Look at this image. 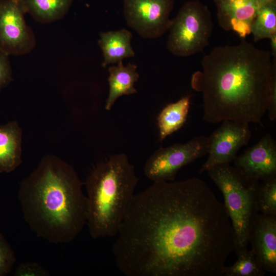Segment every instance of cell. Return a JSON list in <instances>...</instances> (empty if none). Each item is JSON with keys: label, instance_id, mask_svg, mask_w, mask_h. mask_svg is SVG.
Returning a JSON list of instances; mask_svg holds the SVG:
<instances>
[{"label": "cell", "instance_id": "obj_10", "mask_svg": "<svg viewBox=\"0 0 276 276\" xmlns=\"http://www.w3.org/2000/svg\"><path fill=\"white\" fill-rule=\"evenodd\" d=\"M251 135L249 123L222 121L221 125L209 137L208 157L199 173L206 171L215 165L234 160L239 149L247 145Z\"/></svg>", "mask_w": 276, "mask_h": 276}, {"label": "cell", "instance_id": "obj_15", "mask_svg": "<svg viewBox=\"0 0 276 276\" xmlns=\"http://www.w3.org/2000/svg\"><path fill=\"white\" fill-rule=\"evenodd\" d=\"M132 33L128 30L101 32L98 44L103 55L102 66L122 62L124 58L134 57V52L131 45Z\"/></svg>", "mask_w": 276, "mask_h": 276}, {"label": "cell", "instance_id": "obj_6", "mask_svg": "<svg viewBox=\"0 0 276 276\" xmlns=\"http://www.w3.org/2000/svg\"><path fill=\"white\" fill-rule=\"evenodd\" d=\"M213 29L208 7L198 0L187 2L172 19L167 49L175 56L183 57L202 52L209 44Z\"/></svg>", "mask_w": 276, "mask_h": 276}, {"label": "cell", "instance_id": "obj_13", "mask_svg": "<svg viewBox=\"0 0 276 276\" xmlns=\"http://www.w3.org/2000/svg\"><path fill=\"white\" fill-rule=\"evenodd\" d=\"M248 242L261 267L276 273V215L259 213L250 230Z\"/></svg>", "mask_w": 276, "mask_h": 276}, {"label": "cell", "instance_id": "obj_16", "mask_svg": "<svg viewBox=\"0 0 276 276\" xmlns=\"http://www.w3.org/2000/svg\"><path fill=\"white\" fill-rule=\"evenodd\" d=\"M136 69L137 66L134 64L129 63L124 66L122 62L108 67L109 89L105 106L106 110H110L120 97L137 93L134 84L139 79V74Z\"/></svg>", "mask_w": 276, "mask_h": 276}, {"label": "cell", "instance_id": "obj_7", "mask_svg": "<svg viewBox=\"0 0 276 276\" xmlns=\"http://www.w3.org/2000/svg\"><path fill=\"white\" fill-rule=\"evenodd\" d=\"M208 148L209 137L204 135L185 143L161 147L147 160L145 175L153 182L173 181L182 167L207 154Z\"/></svg>", "mask_w": 276, "mask_h": 276}, {"label": "cell", "instance_id": "obj_17", "mask_svg": "<svg viewBox=\"0 0 276 276\" xmlns=\"http://www.w3.org/2000/svg\"><path fill=\"white\" fill-rule=\"evenodd\" d=\"M190 96L167 104L159 113L157 120L159 139L162 141L179 129L185 123L190 106Z\"/></svg>", "mask_w": 276, "mask_h": 276}, {"label": "cell", "instance_id": "obj_12", "mask_svg": "<svg viewBox=\"0 0 276 276\" xmlns=\"http://www.w3.org/2000/svg\"><path fill=\"white\" fill-rule=\"evenodd\" d=\"M220 26L242 39L251 34V24L260 8L270 0H213Z\"/></svg>", "mask_w": 276, "mask_h": 276}, {"label": "cell", "instance_id": "obj_14", "mask_svg": "<svg viewBox=\"0 0 276 276\" xmlns=\"http://www.w3.org/2000/svg\"><path fill=\"white\" fill-rule=\"evenodd\" d=\"M22 131L17 121L0 126V172H11L21 163Z\"/></svg>", "mask_w": 276, "mask_h": 276}, {"label": "cell", "instance_id": "obj_4", "mask_svg": "<svg viewBox=\"0 0 276 276\" xmlns=\"http://www.w3.org/2000/svg\"><path fill=\"white\" fill-rule=\"evenodd\" d=\"M139 180L125 153L110 155L94 166L85 182L86 225L93 238L117 235Z\"/></svg>", "mask_w": 276, "mask_h": 276}, {"label": "cell", "instance_id": "obj_19", "mask_svg": "<svg viewBox=\"0 0 276 276\" xmlns=\"http://www.w3.org/2000/svg\"><path fill=\"white\" fill-rule=\"evenodd\" d=\"M276 33V0H270L259 10L251 24L255 42L269 39Z\"/></svg>", "mask_w": 276, "mask_h": 276}, {"label": "cell", "instance_id": "obj_22", "mask_svg": "<svg viewBox=\"0 0 276 276\" xmlns=\"http://www.w3.org/2000/svg\"><path fill=\"white\" fill-rule=\"evenodd\" d=\"M15 262L14 251L3 235L0 233V276L8 274Z\"/></svg>", "mask_w": 276, "mask_h": 276}, {"label": "cell", "instance_id": "obj_1", "mask_svg": "<svg viewBox=\"0 0 276 276\" xmlns=\"http://www.w3.org/2000/svg\"><path fill=\"white\" fill-rule=\"evenodd\" d=\"M116 236L112 254L126 276H223L234 249L224 204L196 177L134 194Z\"/></svg>", "mask_w": 276, "mask_h": 276}, {"label": "cell", "instance_id": "obj_20", "mask_svg": "<svg viewBox=\"0 0 276 276\" xmlns=\"http://www.w3.org/2000/svg\"><path fill=\"white\" fill-rule=\"evenodd\" d=\"M236 262L225 266L223 276H264L265 271L261 267L252 251L248 249L237 256Z\"/></svg>", "mask_w": 276, "mask_h": 276}, {"label": "cell", "instance_id": "obj_5", "mask_svg": "<svg viewBox=\"0 0 276 276\" xmlns=\"http://www.w3.org/2000/svg\"><path fill=\"white\" fill-rule=\"evenodd\" d=\"M206 171L223 194L233 228V251L238 256L247 250L250 232L259 214L257 195L260 181L229 163L215 165Z\"/></svg>", "mask_w": 276, "mask_h": 276}, {"label": "cell", "instance_id": "obj_23", "mask_svg": "<svg viewBox=\"0 0 276 276\" xmlns=\"http://www.w3.org/2000/svg\"><path fill=\"white\" fill-rule=\"evenodd\" d=\"M49 272L43 266L36 262L21 263L16 269V276H47Z\"/></svg>", "mask_w": 276, "mask_h": 276}, {"label": "cell", "instance_id": "obj_11", "mask_svg": "<svg viewBox=\"0 0 276 276\" xmlns=\"http://www.w3.org/2000/svg\"><path fill=\"white\" fill-rule=\"evenodd\" d=\"M234 166L246 176L263 181L276 177V143L269 133L234 159Z\"/></svg>", "mask_w": 276, "mask_h": 276}, {"label": "cell", "instance_id": "obj_24", "mask_svg": "<svg viewBox=\"0 0 276 276\" xmlns=\"http://www.w3.org/2000/svg\"><path fill=\"white\" fill-rule=\"evenodd\" d=\"M13 80L9 55L0 50V91Z\"/></svg>", "mask_w": 276, "mask_h": 276}, {"label": "cell", "instance_id": "obj_9", "mask_svg": "<svg viewBox=\"0 0 276 276\" xmlns=\"http://www.w3.org/2000/svg\"><path fill=\"white\" fill-rule=\"evenodd\" d=\"M174 0H123L127 25L145 38L160 37L169 30Z\"/></svg>", "mask_w": 276, "mask_h": 276}, {"label": "cell", "instance_id": "obj_26", "mask_svg": "<svg viewBox=\"0 0 276 276\" xmlns=\"http://www.w3.org/2000/svg\"><path fill=\"white\" fill-rule=\"evenodd\" d=\"M270 47V54L271 56L276 58V33L272 35L269 38Z\"/></svg>", "mask_w": 276, "mask_h": 276}, {"label": "cell", "instance_id": "obj_8", "mask_svg": "<svg viewBox=\"0 0 276 276\" xmlns=\"http://www.w3.org/2000/svg\"><path fill=\"white\" fill-rule=\"evenodd\" d=\"M22 0H0V50L8 55H21L35 47L36 39L27 25Z\"/></svg>", "mask_w": 276, "mask_h": 276}, {"label": "cell", "instance_id": "obj_21", "mask_svg": "<svg viewBox=\"0 0 276 276\" xmlns=\"http://www.w3.org/2000/svg\"><path fill=\"white\" fill-rule=\"evenodd\" d=\"M257 200L259 213L276 215V177L260 182Z\"/></svg>", "mask_w": 276, "mask_h": 276}, {"label": "cell", "instance_id": "obj_18", "mask_svg": "<svg viewBox=\"0 0 276 276\" xmlns=\"http://www.w3.org/2000/svg\"><path fill=\"white\" fill-rule=\"evenodd\" d=\"M27 12L37 21L45 24L62 18L73 0H22Z\"/></svg>", "mask_w": 276, "mask_h": 276}, {"label": "cell", "instance_id": "obj_3", "mask_svg": "<svg viewBox=\"0 0 276 276\" xmlns=\"http://www.w3.org/2000/svg\"><path fill=\"white\" fill-rule=\"evenodd\" d=\"M82 186L71 165L53 155L44 156L18 192L31 231L51 243L73 241L86 225L87 197Z\"/></svg>", "mask_w": 276, "mask_h": 276}, {"label": "cell", "instance_id": "obj_2", "mask_svg": "<svg viewBox=\"0 0 276 276\" xmlns=\"http://www.w3.org/2000/svg\"><path fill=\"white\" fill-rule=\"evenodd\" d=\"M270 51L242 39L236 45L214 48L201 60L202 71L192 76L191 86L201 93L203 119L255 123L262 126L269 86L276 62Z\"/></svg>", "mask_w": 276, "mask_h": 276}, {"label": "cell", "instance_id": "obj_25", "mask_svg": "<svg viewBox=\"0 0 276 276\" xmlns=\"http://www.w3.org/2000/svg\"><path fill=\"white\" fill-rule=\"evenodd\" d=\"M267 110L269 119H276V71L272 74L269 86Z\"/></svg>", "mask_w": 276, "mask_h": 276}]
</instances>
